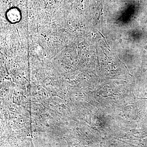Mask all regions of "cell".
<instances>
[{
  "label": "cell",
  "instance_id": "cell-1",
  "mask_svg": "<svg viewBox=\"0 0 147 147\" xmlns=\"http://www.w3.org/2000/svg\"><path fill=\"white\" fill-rule=\"evenodd\" d=\"M99 33H100V34L101 35V36H102V37H103V38H104V40H105V43H106V44H107V46H108V47H109V48H110V46H109V45H108V43H107V41H106V39H105V36H103L102 35V34H101V33L100 32H99Z\"/></svg>",
  "mask_w": 147,
  "mask_h": 147
}]
</instances>
